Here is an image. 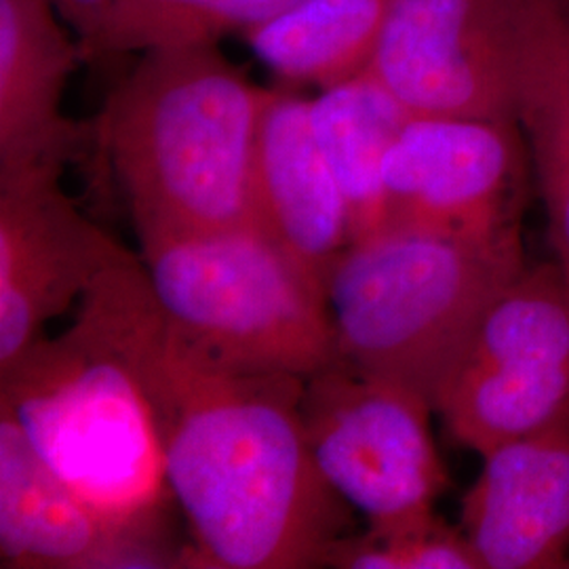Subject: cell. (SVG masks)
Returning <instances> with one entry per match:
<instances>
[{"mask_svg": "<svg viewBox=\"0 0 569 569\" xmlns=\"http://www.w3.org/2000/svg\"><path fill=\"white\" fill-rule=\"evenodd\" d=\"M79 308L121 350L148 399L167 486L194 538L190 568H327L355 519L308 448L305 378L226 366L190 345L129 251Z\"/></svg>", "mask_w": 569, "mask_h": 569, "instance_id": "cell-1", "label": "cell"}, {"mask_svg": "<svg viewBox=\"0 0 569 569\" xmlns=\"http://www.w3.org/2000/svg\"><path fill=\"white\" fill-rule=\"evenodd\" d=\"M266 98L218 44L138 56L91 127L140 243L260 226L253 157Z\"/></svg>", "mask_w": 569, "mask_h": 569, "instance_id": "cell-2", "label": "cell"}, {"mask_svg": "<svg viewBox=\"0 0 569 569\" xmlns=\"http://www.w3.org/2000/svg\"><path fill=\"white\" fill-rule=\"evenodd\" d=\"M526 266L521 230L357 239L321 274L338 359L437 409L483 315Z\"/></svg>", "mask_w": 569, "mask_h": 569, "instance_id": "cell-3", "label": "cell"}, {"mask_svg": "<svg viewBox=\"0 0 569 569\" xmlns=\"http://www.w3.org/2000/svg\"><path fill=\"white\" fill-rule=\"evenodd\" d=\"M0 407L16 416L61 483L108 526L169 540L173 496L148 399L121 350L81 308L63 333L41 336L0 369Z\"/></svg>", "mask_w": 569, "mask_h": 569, "instance_id": "cell-4", "label": "cell"}, {"mask_svg": "<svg viewBox=\"0 0 569 569\" xmlns=\"http://www.w3.org/2000/svg\"><path fill=\"white\" fill-rule=\"evenodd\" d=\"M164 319L216 361L308 378L338 361L321 279L264 228L143 241Z\"/></svg>", "mask_w": 569, "mask_h": 569, "instance_id": "cell-5", "label": "cell"}, {"mask_svg": "<svg viewBox=\"0 0 569 569\" xmlns=\"http://www.w3.org/2000/svg\"><path fill=\"white\" fill-rule=\"evenodd\" d=\"M302 425L317 468L373 531L425 528L448 488L427 401L333 361L305 378Z\"/></svg>", "mask_w": 569, "mask_h": 569, "instance_id": "cell-6", "label": "cell"}, {"mask_svg": "<svg viewBox=\"0 0 569 569\" xmlns=\"http://www.w3.org/2000/svg\"><path fill=\"white\" fill-rule=\"evenodd\" d=\"M435 411L479 456L569 425V283L555 260L489 306Z\"/></svg>", "mask_w": 569, "mask_h": 569, "instance_id": "cell-7", "label": "cell"}, {"mask_svg": "<svg viewBox=\"0 0 569 569\" xmlns=\"http://www.w3.org/2000/svg\"><path fill=\"white\" fill-rule=\"evenodd\" d=\"M531 176L528 146L517 121L411 114L382 169L380 230H521Z\"/></svg>", "mask_w": 569, "mask_h": 569, "instance_id": "cell-8", "label": "cell"}, {"mask_svg": "<svg viewBox=\"0 0 569 569\" xmlns=\"http://www.w3.org/2000/svg\"><path fill=\"white\" fill-rule=\"evenodd\" d=\"M367 72L409 114L515 121V0H395Z\"/></svg>", "mask_w": 569, "mask_h": 569, "instance_id": "cell-9", "label": "cell"}, {"mask_svg": "<svg viewBox=\"0 0 569 569\" xmlns=\"http://www.w3.org/2000/svg\"><path fill=\"white\" fill-rule=\"evenodd\" d=\"M61 178L60 169L0 178V369L127 251L82 213Z\"/></svg>", "mask_w": 569, "mask_h": 569, "instance_id": "cell-10", "label": "cell"}, {"mask_svg": "<svg viewBox=\"0 0 569 569\" xmlns=\"http://www.w3.org/2000/svg\"><path fill=\"white\" fill-rule=\"evenodd\" d=\"M0 566L9 569L190 568L171 540L117 531L42 462L0 407Z\"/></svg>", "mask_w": 569, "mask_h": 569, "instance_id": "cell-11", "label": "cell"}, {"mask_svg": "<svg viewBox=\"0 0 569 569\" xmlns=\"http://www.w3.org/2000/svg\"><path fill=\"white\" fill-rule=\"evenodd\" d=\"M81 39L53 0H0V178L60 169L93 150L91 122L63 112Z\"/></svg>", "mask_w": 569, "mask_h": 569, "instance_id": "cell-12", "label": "cell"}, {"mask_svg": "<svg viewBox=\"0 0 569 569\" xmlns=\"http://www.w3.org/2000/svg\"><path fill=\"white\" fill-rule=\"evenodd\" d=\"M462 500L481 569L569 568V425L502 443Z\"/></svg>", "mask_w": 569, "mask_h": 569, "instance_id": "cell-13", "label": "cell"}, {"mask_svg": "<svg viewBox=\"0 0 569 569\" xmlns=\"http://www.w3.org/2000/svg\"><path fill=\"white\" fill-rule=\"evenodd\" d=\"M253 199L266 232L319 279L352 243L345 194L310 124V100L268 89L253 157Z\"/></svg>", "mask_w": 569, "mask_h": 569, "instance_id": "cell-14", "label": "cell"}, {"mask_svg": "<svg viewBox=\"0 0 569 569\" xmlns=\"http://www.w3.org/2000/svg\"><path fill=\"white\" fill-rule=\"evenodd\" d=\"M515 121L569 283V18L550 0H515Z\"/></svg>", "mask_w": 569, "mask_h": 569, "instance_id": "cell-15", "label": "cell"}, {"mask_svg": "<svg viewBox=\"0 0 569 569\" xmlns=\"http://www.w3.org/2000/svg\"><path fill=\"white\" fill-rule=\"evenodd\" d=\"M411 114L371 72L321 89L310 100V124L345 194L352 241L380 230L385 218L382 169Z\"/></svg>", "mask_w": 569, "mask_h": 569, "instance_id": "cell-16", "label": "cell"}, {"mask_svg": "<svg viewBox=\"0 0 569 569\" xmlns=\"http://www.w3.org/2000/svg\"><path fill=\"white\" fill-rule=\"evenodd\" d=\"M395 0H298L243 39L287 82L333 87L363 74Z\"/></svg>", "mask_w": 569, "mask_h": 569, "instance_id": "cell-17", "label": "cell"}, {"mask_svg": "<svg viewBox=\"0 0 569 569\" xmlns=\"http://www.w3.org/2000/svg\"><path fill=\"white\" fill-rule=\"evenodd\" d=\"M298 0H110L84 60L140 56L152 49L218 44L249 34Z\"/></svg>", "mask_w": 569, "mask_h": 569, "instance_id": "cell-18", "label": "cell"}, {"mask_svg": "<svg viewBox=\"0 0 569 569\" xmlns=\"http://www.w3.org/2000/svg\"><path fill=\"white\" fill-rule=\"evenodd\" d=\"M340 569H481L467 533L439 517L425 528L348 533L327 559Z\"/></svg>", "mask_w": 569, "mask_h": 569, "instance_id": "cell-19", "label": "cell"}, {"mask_svg": "<svg viewBox=\"0 0 569 569\" xmlns=\"http://www.w3.org/2000/svg\"><path fill=\"white\" fill-rule=\"evenodd\" d=\"M53 4L81 39L84 53V47L96 39L102 28L110 0H53Z\"/></svg>", "mask_w": 569, "mask_h": 569, "instance_id": "cell-20", "label": "cell"}, {"mask_svg": "<svg viewBox=\"0 0 569 569\" xmlns=\"http://www.w3.org/2000/svg\"><path fill=\"white\" fill-rule=\"evenodd\" d=\"M555 7H559L569 18V0H550Z\"/></svg>", "mask_w": 569, "mask_h": 569, "instance_id": "cell-21", "label": "cell"}]
</instances>
